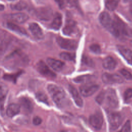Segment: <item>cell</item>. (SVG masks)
<instances>
[{
  "label": "cell",
  "mask_w": 132,
  "mask_h": 132,
  "mask_svg": "<svg viewBox=\"0 0 132 132\" xmlns=\"http://www.w3.org/2000/svg\"><path fill=\"white\" fill-rule=\"evenodd\" d=\"M47 90L53 101L59 107H63L67 102V95L64 90L55 85L50 84Z\"/></svg>",
  "instance_id": "6da1fadb"
},
{
  "label": "cell",
  "mask_w": 132,
  "mask_h": 132,
  "mask_svg": "<svg viewBox=\"0 0 132 132\" xmlns=\"http://www.w3.org/2000/svg\"><path fill=\"white\" fill-rule=\"evenodd\" d=\"M104 103L109 108L115 109L117 108L119 101L117 93L114 89L109 88L105 91Z\"/></svg>",
  "instance_id": "7a4b0ae2"
},
{
  "label": "cell",
  "mask_w": 132,
  "mask_h": 132,
  "mask_svg": "<svg viewBox=\"0 0 132 132\" xmlns=\"http://www.w3.org/2000/svg\"><path fill=\"white\" fill-rule=\"evenodd\" d=\"M109 129L111 131L117 130L121 125L122 122L121 114L117 112H110L108 115Z\"/></svg>",
  "instance_id": "3957f363"
},
{
  "label": "cell",
  "mask_w": 132,
  "mask_h": 132,
  "mask_svg": "<svg viewBox=\"0 0 132 132\" xmlns=\"http://www.w3.org/2000/svg\"><path fill=\"white\" fill-rule=\"evenodd\" d=\"M99 86L93 82H87L79 87L80 94L84 97H88L93 95L97 91Z\"/></svg>",
  "instance_id": "277c9868"
},
{
  "label": "cell",
  "mask_w": 132,
  "mask_h": 132,
  "mask_svg": "<svg viewBox=\"0 0 132 132\" xmlns=\"http://www.w3.org/2000/svg\"><path fill=\"white\" fill-rule=\"evenodd\" d=\"M56 40L60 47L67 50H75L77 48L78 46L77 42L74 40L58 37Z\"/></svg>",
  "instance_id": "5b68a950"
},
{
  "label": "cell",
  "mask_w": 132,
  "mask_h": 132,
  "mask_svg": "<svg viewBox=\"0 0 132 132\" xmlns=\"http://www.w3.org/2000/svg\"><path fill=\"white\" fill-rule=\"evenodd\" d=\"M102 80L106 84H121L124 81L123 78L119 75L108 73H105L102 75Z\"/></svg>",
  "instance_id": "8992f818"
},
{
  "label": "cell",
  "mask_w": 132,
  "mask_h": 132,
  "mask_svg": "<svg viewBox=\"0 0 132 132\" xmlns=\"http://www.w3.org/2000/svg\"><path fill=\"white\" fill-rule=\"evenodd\" d=\"M37 17L42 21H48L53 15L52 9L49 7H43L36 10Z\"/></svg>",
  "instance_id": "52a82bcc"
},
{
  "label": "cell",
  "mask_w": 132,
  "mask_h": 132,
  "mask_svg": "<svg viewBox=\"0 0 132 132\" xmlns=\"http://www.w3.org/2000/svg\"><path fill=\"white\" fill-rule=\"evenodd\" d=\"M89 123L96 130L101 129L103 123V117L100 112H97L90 116Z\"/></svg>",
  "instance_id": "ba28073f"
},
{
  "label": "cell",
  "mask_w": 132,
  "mask_h": 132,
  "mask_svg": "<svg viewBox=\"0 0 132 132\" xmlns=\"http://www.w3.org/2000/svg\"><path fill=\"white\" fill-rule=\"evenodd\" d=\"M37 69L41 74L46 77L52 78L56 77L55 73L51 71L45 64V63L42 61H40L37 63Z\"/></svg>",
  "instance_id": "9c48e42d"
},
{
  "label": "cell",
  "mask_w": 132,
  "mask_h": 132,
  "mask_svg": "<svg viewBox=\"0 0 132 132\" xmlns=\"http://www.w3.org/2000/svg\"><path fill=\"white\" fill-rule=\"evenodd\" d=\"M117 49L120 54L130 64L132 65V50L123 45H118Z\"/></svg>",
  "instance_id": "30bf717a"
},
{
  "label": "cell",
  "mask_w": 132,
  "mask_h": 132,
  "mask_svg": "<svg viewBox=\"0 0 132 132\" xmlns=\"http://www.w3.org/2000/svg\"><path fill=\"white\" fill-rule=\"evenodd\" d=\"M99 20L101 24L108 30L112 24L113 20L107 12H103L99 16Z\"/></svg>",
  "instance_id": "8fae6325"
},
{
  "label": "cell",
  "mask_w": 132,
  "mask_h": 132,
  "mask_svg": "<svg viewBox=\"0 0 132 132\" xmlns=\"http://www.w3.org/2000/svg\"><path fill=\"white\" fill-rule=\"evenodd\" d=\"M29 29L32 35L38 39H42L44 37L42 29L40 26L36 23H31L29 25Z\"/></svg>",
  "instance_id": "7c38bea8"
},
{
  "label": "cell",
  "mask_w": 132,
  "mask_h": 132,
  "mask_svg": "<svg viewBox=\"0 0 132 132\" xmlns=\"http://www.w3.org/2000/svg\"><path fill=\"white\" fill-rule=\"evenodd\" d=\"M8 18L15 23L22 24L28 19V16L24 13L18 12L9 15Z\"/></svg>",
  "instance_id": "4fadbf2b"
},
{
  "label": "cell",
  "mask_w": 132,
  "mask_h": 132,
  "mask_svg": "<svg viewBox=\"0 0 132 132\" xmlns=\"http://www.w3.org/2000/svg\"><path fill=\"white\" fill-rule=\"evenodd\" d=\"M46 62L54 70L58 72L60 71L64 65V63L61 61L51 58H48L46 59Z\"/></svg>",
  "instance_id": "5bb4252c"
},
{
  "label": "cell",
  "mask_w": 132,
  "mask_h": 132,
  "mask_svg": "<svg viewBox=\"0 0 132 132\" xmlns=\"http://www.w3.org/2000/svg\"><path fill=\"white\" fill-rule=\"evenodd\" d=\"M69 90L70 93H71L75 104L79 107H81L83 105V101L78 92L77 90L73 87L71 85H69Z\"/></svg>",
  "instance_id": "9a60e30c"
},
{
  "label": "cell",
  "mask_w": 132,
  "mask_h": 132,
  "mask_svg": "<svg viewBox=\"0 0 132 132\" xmlns=\"http://www.w3.org/2000/svg\"><path fill=\"white\" fill-rule=\"evenodd\" d=\"M103 67L107 70H113L117 67V61L110 56L106 57L103 61Z\"/></svg>",
  "instance_id": "2e32d148"
},
{
  "label": "cell",
  "mask_w": 132,
  "mask_h": 132,
  "mask_svg": "<svg viewBox=\"0 0 132 132\" xmlns=\"http://www.w3.org/2000/svg\"><path fill=\"white\" fill-rule=\"evenodd\" d=\"M19 102L21 104V106L25 112L28 113L31 112L33 109V105L31 101L28 98L23 97L20 98Z\"/></svg>",
  "instance_id": "e0dca14e"
},
{
  "label": "cell",
  "mask_w": 132,
  "mask_h": 132,
  "mask_svg": "<svg viewBox=\"0 0 132 132\" xmlns=\"http://www.w3.org/2000/svg\"><path fill=\"white\" fill-rule=\"evenodd\" d=\"M20 111V106L17 104H10L7 107L6 110L7 115L10 118H12L18 114Z\"/></svg>",
  "instance_id": "ac0fdd59"
},
{
  "label": "cell",
  "mask_w": 132,
  "mask_h": 132,
  "mask_svg": "<svg viewBox=\"0 0 132 132\" xmlns=\"http://www.w3.org/2000/svg\"><path fill=\"white\" fill-rule=\"evenodd\" d=\"M75 27V22L72 20H69L67 22L65 26L63 28V33L65 35L70 36L74 32Z\"/></svg>",
  "instance_id": "d6986e66"
},
{
  "label": "cell",
  "mask_w": 132,
  "mask_h": 132,
  "mask_svg": "<svg viewBox=\"0 0 132 132\" xmlns=\"http://www.w3.org/2000/svg\"><path fill=\"white\" fill-rule=\"evenodd\" d=\"M62 24V16L59 13H56L54 15L53 21L51 24L50 27L54 30H58Z\"/></svg>",
  "instance_id": "ffe728a7"
},
{
  "label": "cell",
  "mask_w": 132,
  "mask_h": 132,
  "mask_svg": "<svg viewBox=\"0 0 132 132\" xmlns=\"http://www.w3.org/2000/svg\"><path fill=\"white\" fill-rule=\"evenodd\" d=\"M6 26L8 29L17 34L27 36V33L26 31L23 28L17 25H15L12 23H10V22L7 23L6 24Z\"/></svg>",
  "instance_id": "44dd1931"
},
{
  "label": "cell",
  "mask_w": 132,
  "mask_h": 132,
  "mask_svg": "<svg viewBox=\"0 0 132 132\" xmlns=\"http://www.w3.org/2000/svg\"><path fill=\"white\" fill-rule=\"evenodd\" d=\"M94 79V77L91 75H81L75 78L73 80L76 83H87Z\"/></svg>",
  "instance_id": "7402d4cb"
},
{
  "label": "cell",
  "mask_w": 132,
  "mask_h": 132,
  "mask_svg": "<svg viewBox=\"0 0 132 132\" xmlns=\"http://www.w3.org/2000/svg\"><path fill=\"white\" fill-rule=\"evenodd\" d=\"M120 0H104L106 8L109 11L114 10L118 7Z\"/></svg>",
  "instance_id": "603a6c76"
},
{
  "label": "cell",
  "mask_w": 132,
  "mask_h": 132,
  "mask_svg": "<svg viewBox=\"0 0 132 132\" xmlns=\"http://www.w3.org/2000/svg\"><path fill=\"white\" fill-rule=\"evenodd\" d=\"M60 57L63 60L67 61H74L75 55L74 54L67 52H62L60 54Z\"/></svg>",
  "instance_id": "cb8c5ba5"
},
{
  "label": "cell",
  "mask_w": 132,
  "mask_h": 132,
  "mask_svg": "<svg viewBox=\"0 0 132 132\" xmlns=\"http://www.w3.org/2000/svg\"><path fill=\"white\" fill-rule=\"evenodd\" d=\"M27 5L25 2L20 1L18 3L11 6V8L16 10H23L27 7Z\"/></svg>",
  "instance_id": "d4e9b609"
},
{
  "label": "cell",
  "mask_w": 132,
  "mask_h": 132,
  "mask_svg": "<svg viewBox=\"0 0 132 132\" xmlns=\"http://www.w3.org/2000/svg\"><path fill=\"white\" fill-rule=\"evenodd\" d=\"M36 98L40 102L44 103L45 104H48V98L46 95L42 92H39L36 93Z\"/></svg>",
  "instance_id": "484cf974"
},
{
  "label": "cell",
  "mask_w": 132,
  "mask_h": 132,
  "mask_svg": "<svg viewBox=\"0 0 132 132\" xmlns=\"http://www.w3.org/2000/svg\"><path fill=\"white\" fill-rule=\"evenodd\" d=\"M21 74V72H19L18 73L14 74H12V75H10V74L9 75H4L3 78L5 80H9V81H13L14 82H15L17 78Z\"/></svg>",
  "instance_id": "4316f807"
},
{
  "label": "cell",
  "mask_w": 132,
  "mask_h": 132,
  "mask_svg": "<svg viewBox=\"0 0 132 132\" xmlns=\"http://www.w3.org/2000/svg\"><path fill=\"white\" fill-rule=\"evenodd\" d=\"M90 51L96 54H99L101 52L100 46L97 44H92L90 46Z\"/></svg>",
  "instance_id": "83f0119b"
},
{
  "label": "cell",
  "mask_w": 132,
  "mask_h": 132,
  "mask_svg": "<svg viewBox=\"0 0 132 132\" xmlns=\"http://www.w3.org/2000/svg\"><path fill=\"white\" fill-rule=\"evenodd\" d=\"M120 72L121 74V75L126 79H127V80H131L132 79V74L128 70H127L125 69H122L120 70Z\"/></svg>",
  "instance_id": "f1b7e54d"
},
{
  "label": "cell",
  "mask_w": 132,
  "mask_h": 132,
  "mask_svg": "<svg viewBox=\"0 0 132 132\" xmlns=\"http://www.w3.org/2000/svg\"><path fill=\"white\" fill-rule=\"evenodd\" d=\"M7 93V89L5 85H3V84H1V100L2 106L3 104V101L5 100V97Z\"/></svg>",
  "instance_id": "f546056e"
},
{
  "label": "cell",
  "mask_w": 132,
  "mask_h": 132,
  "mask_svg": "<svg viewBox=\"0 0 132 132\" xmlns=\"http://www.w3.org/2000/svg\"><path fill=\"white\" fill-rule=\"evenodd\" d=\"M121 131L123 132H128L131 131V124L130 121L127 120L125 122L122 129H121Z\"/></svg>",
  "instance_id": "4dcf8cb0"
},
{
  "label": "cell",
  "mask_w": 132,
  "mask_h": 132,
  "mask_svg": "<svg viewBox=\"0 0 132 132\" xmlns=\"http://www.w3.org/2000/svg\"><path fill=\"white\" fill-rule=\"evenodd\" d=\"M132 97V88L127 89L124 93V98L127 101Z\"/></svg>",
  "instance_id": "1f68e13d"
},
{
  "label": "cell",
  "mask_w": 132,
  "mask_h": 132,
  "mask_svg": "<svg viewBox=\"0 0 132 132\" xmlns=\"http://www.w3.org/2000/svg\"><path fill=\"white\" fill-rule=\"evenodd\" d=\"M104 95H105V91H102L96 96L95 100L98 104L102 105L103 103L104 100Z\"/></svg>",
  "instance_id": "d6a6232c"
},
{
  "label": "cell",
  "mask_w": 132,
  "mask_h": 132,
  "mask_svg": "<svg viewBox=\"0 0 132 132\" xmlns=\"http://www.w3.org/2000/svg\"><path fill=\"white\" fill-rule=\"evenodd\" d=\"M82 62L84 63H85V64H86L87 65L90 66V67H92L94 64L93 61L87 56H84L83 57H82Z\"/></svg>",
  "instance_id": "836d02e7"
},
{
  "label": "cell",
  "mask_w": 132,
  "mask_h": 132,
  "mask_svg": "<svg viewBox=\"0 0 132 132\" xmlns=\"http://www.w3.org/2000/svg\"><path fill=\"white\" fill-rule=\"evenodd\" d=\"M65 5L70 7H74L78 5V2L77 0H65Z\"/></svg>",
  "instance_id": "e575fe53"
},
{
  "label": "cell",
  "mask_w": 132,
  "mask_h": 132,
  "mask_svg": "<svg viewBox=\"0 0 132 132\" xmlns=\"http://www.w3.org/2000/svg\"><path fill=\"white\" fill-rule=\"evenodd\" d=\"M32 122L35 125H39L41 123L42 119L39 117H35L33 119Z\"/></svg>",
  "instance_id": "d590c367"
},
{
  "label": "cell",
  "mask_w": 132,
  "mask_h": 132,
  "mask_svg": "<svg viewBox=\"0 0 132 132\" xmlns=\"http://www.w3.org/2000/svg\"><path fill=\"white\" fill-rule=\"evenodd\" d=\"M60 8H63L65 5V0H55Z\"/></svg>",
  "instance_id": "8d00e7d4"
},
{
  "label": "cell",
  "mask_w": 132,
  "mask_h": 132,
  "mask_svg": "<svg viewBox=\"0 0 132 132\" xmlns=\"http://www.w3.org/2000/svg\"><path fill=\"white\" fill-rule=\"evenodd\" d=\"M129 11H130V13H131V14L132 15V4L130 5V8H129Z\"/></svg>",
  "instance_id": "74e56055"
},
{
  "label": "cell",
  "mask_w": 132,
  "mask_h": 132,
  "mask_svg": "<svg viewBox=\"0 0 132 132\" xmlns=\"http://www.w3.org/2000/svg\"><path fill=\"white\" fill-rule=\"evenodd\" d=\"M4 8V6H3V5H1V11H2L3 10V9Z\"/></svg>",
  "instance_id": "f35d334b"
},
{
  "label": "cell",
  "mask_w": 132,
  "mask_h": 132,
  "mask_svg": "<svg viewBox=\"0 0 132 132\" xmlns=\"http://www.w3.org/2000/svg\"><path fill=\"white\" fill-rule=\"evenodd\" d=\"M125 2H130V1H132V0H123Z\"/></svg>",
  "instance_id": "ab89813d"
},
{
  "label": "cell",
  "mask_w": 132,
  "mask_h": 132,
  "mask_svg": "<svg viewBox=\"0 0 132 132\" xmlns=\"http://www.w3.org/2000/svg\"><path fill=\"white\" fill-rule=\"evenodd\" d=\"M130 44H131V45H132V41H131V42H130Z\"/></svg>",
  "instance_id": "60d3db41"
},
{
  "label": "cell",
  "mask_w": 132,
  "mask_h": 132,
  "mask_svg": "<svg viewBox=\"0 0 132 132\" xmlns=\"http://www.w3.org/2000/svg\"><path fill=\"white\" fill-rule=\"evenodd\" d=\"M8 1H14V0H8Z\"/></svg>",
  "instance_id": "b9f144b4"
}]
</instances>
